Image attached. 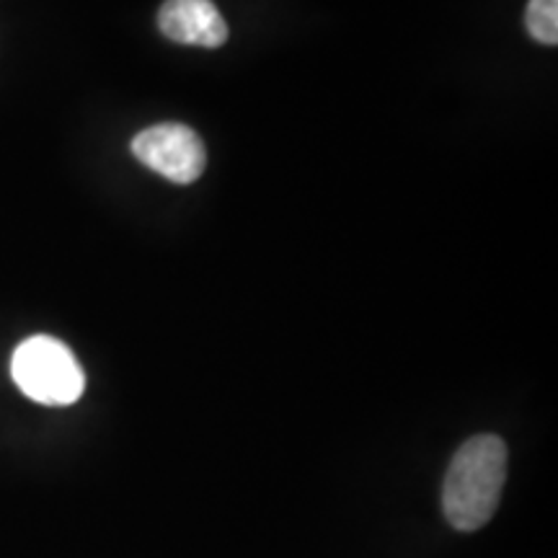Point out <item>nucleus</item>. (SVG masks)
<instances>
[{"label":"nucleus","mask_w":558,"mask_h":558,"mask_svg":"<svg viewBox=\"0 0 558 558\" xmlns=\"http://www.w3.org/2000/svg\"><path fill=\"white\" fill-rule=\"evenodd\" d=\"M507 481V445L478 435L460 445L442 484L445 518L460 533L484 527L497 512Z\"/></svg>","instance_id":"f257e3e1"},{"label":"nucleus","mask_w":558,"mask_h":558,"mask_svg":"<svg viewBox=\"0 0 558 558\" xmlns=\"http://www.w3.org/2000/svg\"><path fill=\"white\" fill-rule=\"evenodd\" d=\"M132 156L150 171L160 173L173 184H192L202 177L207 163L205 145L197 132L186 124H153L132 137Z\"/></svg>","instance_id":"7ed1b4c3"},{"label":"nucleus","mask_w":558,"mask_h":558,"mask_svg":"<svg viewBox=\"0 0 558 558\" xmlns=\"http://www.w3.org/2000/svg\"><path fill=\"white\" fill-rule=\"evenodd\" d=\"M158 29L179 45L207 50L228 41V24L213 0H166L158 11Z\"/></svg>","instance_id":"20e7f679"},{"label":"nucleus","mask_w":558,"mask_h":558,"mask_svg":"<svg viewBox=\"0 0 558 558\" xmlns=\"http://www.w3.org/2000/svg\"><path fill=\"white\" fill-rule=\"evenodd\" d=\"M525 26L530 37L541 45H558V0H530Z\"/></svg>","instance_id":"39448f33"},{"label":"nucleus","mask_w":558,"mask_h":558,"mask_svg":"<svg viewBox=\"0 0 558 558\" xmlns=\"http://www.w3.org/2000/svg\"><path fill=\"white\" fill-rule=\"evenodd\" d=\"M11 375L21 393L45 407H70L86 388V375L75 354L52 337L21 341L11 357Z\"/></svg>","instance_id":"f03ea898"}]
</instances>
